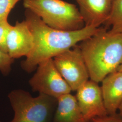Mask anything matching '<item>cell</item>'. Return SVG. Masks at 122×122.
I'll use <instances>...</instances> for the list:
<instances>
[{"label": "cell", "instance_id": "cell-9", "mask_svg": "<svg viewBox=\"0 0 122 122\" xmlns=\"http://www.w3.org/2000/svg\"><path fill=\"white\" fill-rule=\"evenodd\" d=\"M85 25L99 28L106 23L111 13L113 0H75Z\"/></svg>", "mask_w": 122, "mask_h": 122}, {"label": "cell", "instance_id": "cell-16", "mask_svg": "<svg viewBox=\"0 0 122 122\" xmlns=\"http://www.w3.org/2000/svg\"><path fill=\"white\" fill-rule=\"evenodd\" d=\"M88 122H122V118L118 114L107 115L102 117L93 118Z\"/></svg>", "mask_w": 122, "mask_h": 122}, {"label": "cell", "instance_id": "cell-2", "mask_svg": "<svg viewBox=\"0 0 122 122\" xmlns=\"http://www.w3.org/2000/svg\"><path fill=\"white\" fill-rule=\"evenodd\" d=\"M78 45L90 79L97 83L116 71L122 63V33L101 28Z\"/></svg>", "mask_w": 122, "mask_h": 122}, {"label": "cell", "instance_id": "cell-1", "mask_svg": "<svg viewBox=\"0 0 122 122\" xmlns=\"http://www.w3.org/2000/svg\"><path fill=\"white\" fill-rule=\"evenodd\" d=\"M25 21L34 37L33 49L20 64L26 72L35 71L40 62L53 58L95 35L101 28L85 26L74 31L57 30L49 27L30 10L26 9Z\"/></svg>", "mask_w": 122, "mask_h": 122}, {"label": "cell", "instance_id": "cell-11", "mask_svg": "<svg viewBox=\"0 0 122 122\" xmlns=\"http://www.w3.org/2000/svg\"><path fill=\"white\" fill-rule=\"evenodd\" d=\"M52 122H85L76 96L69 93L57 99Z\"/></svg>", "mask_w": 122, "mask_h": 122}, {"label": "cell", "instance_id": "cell-14", "mask_svg": "<svg viewBox=\"0 0 122 122\" xmlns=\"http://www.w3.org/2000/svg\"><path fill=\"white\" fill-rule=\"evenodd\" d=\"M21 0H0V20L8 19L11 10Z\"/></svg>", "mask_w": 122, "mask_h": 122}, {"label": "cell", "instance_id": "cell-13", "mask_svg": "<svg viewBox=\"0 0 122 122\" xmlns=\"http://www.w3.org/2000/svg\"><path fill=\"white\" fill-rule=\"evenodd\" d=\"M11 27L12 25L8 22L7 19L0 20V50L7 54V38Z\"/></svg>", "mask_w": 122, "mask_h": 122}, {"label": "cell", "instance_id": "cell-19", "mask_svg": "<svg viewBox=\"0 0 122 122\" xmlns=\"http://www.w3.org/2000/svg\"></svg>", "mask_w": 122, "mask_h": 122}, {"label": "cell", "instance_id": "cell-17", "mask_svg": "<svg viewBox=\"0 0 122 122\" xmlns=\"http://www.w3.org/2000/svg\"><path fill=\"white\" fill-rule=\"evenodd\" d=\"M118 110L119 111V113L118 114L119 115V116L121 118H122V103H121V105H120V107H119Z\"/></svg>", "mask_w": 122, "mask_h": 122}, {"label": "cell", "instance_id": "cell-12", "mask_svg": "<svg viewBox=\"0 0 122 122\" xmlns=\"http://www.w3.org/2000/svg\"><path fill=\"white\" fill-rule=\"evenodd\" d=\"M111 27L109 30L115 33H122V0H113L109 18L106 22Z\"/></svg>", "mask_w": 122, "mask_h": 122}, {"label": "cell", "instance_id": "cell-10", "mask_svg": "<svg viewBox=\"0 0 122 122\" xmlns=\"http://www.w3.org/2000/svg\"><path fill=\"white\" fill-rule=\"evenodd\" d=\"M101 82V90L107 113L115 114L122 103V72L114 71Z\"/></svg>", "mask_w": 122, "mask_h": 122}, {"label": "cell", "instance_id": "cell-7", "mask_svg": "<svg viewBox=\"0 0 122 122\" xmlns=\"http://www.w3.org/2000/svg\"><path fill=\"white\" fill-rule=\"evenodd\" d=\"M76 92L75 96L85 122H88L95 117L108 115L98 83L90 79Z\"/></svg>", "mask_w": 122, "mask_h": 122}, {"label": "cell", "instance_id": "cell-4", "mask_svg": "<svg viewBox=\"0 0 122 122\" xmlns=\"http://www.w3.org/2000/svg\"><path fill=\"white\" fill-rule=\"evenodd\" d=\"M8 97L14 112L9 122H52L56 98L43 94L34 97L22 89L12 91Z\"/></svg>", "mask_w": 122, "mask_h": 122}, {"label": "cell", "instance_id": "cell-8", "mask_svg": "<svg viewBox=\"0 0 122 122\" xmlns=\"http://www.w3.org/2000/svg\"><path fill=\"white\" fill-rule=\"evenodd\" d=\"M34 37L25 20L17 21L7 38L8 54L14 59L27 57L33 49Z\"/></svg>", "mask_w": 122, "mask_h": 122}, {"label": "cell", "instance_id": "cell-3", "mask_svg": "<svg viewBox=\"0 0 122 122\" xmlns=\"http://www.w3.org/2000/svg\"><path fill=\"white\" fill-rule=\"evenodd\" d=\"M23 5L48 26L62 31L78 30L85 23L75 5L62 0H23Z\"/></svg>", "mask_w": 122, "mask_h": 122}, {"label": "cell", "instance_id": "cell-18", "mask_svg": "<svg viewBox=\"0 0 122 122\" xmlns=\"http://www.w3.org/2000/svg\"><path fill=\"white\" fill-rule=\"evenodd\" d=\"M117 71H119L122 72V63L121 64V65L119 66V67H118V69Z\"/></svg>", "mask_w": 122, "mask_h": 122}, {"label": "cell", "instance_id": "cell-6", "mask_svg": "<svg viewBox=\"0 0 122 122\" xmlns=\"http://www.w3.org/2000/svg\"><path fill=\"white\" fill-rule=\"evenodd\" d=\"M54 63L72 91H76L90 79L78 45L54 57Z\"/></svg>", "mask_w": 122, "mask_h": 122}, {"label": "cell", "instance_id": "cell-15", "mask_svg": "<svg viewBox=\"0 0 122 122\" xmlns=\"http://www.w3.org/2000/svg\"><path fill=\"white\" fill-rule=\"evenodd\" d=\"M14 59L9 55L0 50V71L4 76H7L11 70V65Z\"/></svg>", "mask_w": 122, "mask_h": 122}, {"label": "cell", "instance_id": "cell-5", "mask_svg": "<svg viewBox=\"0 0 122 122\" xmlns=\"http://www.w3.org/2000/svg\"><path fill=\"white\" fill-rule=\"evenodd\" d=\"M36 70L29 81L33 92L56 99L71 93V88L57 70L52 58L40 62Z\"/></svg>", "mask_w": 122, "mask_h": 122}]
</instances>
